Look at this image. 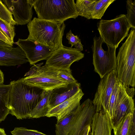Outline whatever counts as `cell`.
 I'll use <instances>...</instances> for the list:
<instances>
[{
	"label": "cell",
	"instance_id": "cell-1",
	"mask_svg": "<svg viewBox=\"0 0 135 135\" xmlns=\"http://www.w3.org/2000/svg\"><path fill=\"white\" fill-rule=\"evenodd\" d=\"M10 84L9 114L19 119L30 118L31 113L41 99L43 90L27 85L22 78Z\"/></svg>",
	"mask_w": 135,
	"mask_h": 135
},
{
	"label": "cell",
	"instance_id": "cell-2",
	"mask_svg": "<svg viewBox=\"0 0 135 135\" xmlns=\"http://www.w3.org/2000/svg\"><path fill=\"white\" fill-rule=\"evenodd\" d=\"M27 38L55 50L63 46L62 40L66 26L64 22L35 17L27 24Z\"/></svg>",
	"mask_w": 135,
	"mask_h": 135
},
{
	"label": "cell",
	"instance_id": "cell-3",
	"mask_svg": "<svg viewBox=\"0 0 135 135\" xmlns=\"http://www.w3.org/2000/svg\"><path fill=\"white\" fill-rule=\"evenodd\" d=\"M33 7L38 18L64 22L78 15L74 0H27Z\"/></svg>",
	"mask_w": 135,
	"mask_h": 135
},
{
	"label": "cell",
	"instance_id": "cell-4",
	"mask_svg": "<svg viewBox=\"0 0 135 135\" xmlns=\"http://www.w3.org/2000/svg\"><path fill=\"white\" fill-rule=\"evenodd\" d=\"M116 57L118 80L127 87L135 86V29L132 28Z\"/></svg>",
	"mask_w": 135,
	"mask_h": 135
},
{
	"label": "cell",
	"instance_id": "cell-5",
	"mask_svg": "<svg viewBox=\"0 0 135 135\" xmlns=\"http://www.w3.org/2000/svg\"><path fill=\"white\" fill-rule=\"evenodd\" d=\"M43 63L33 65L25 74L26 77L22 79L25 84L47 91L68 85V83L57 77L59 70L45 65L41 66Z\"/></svg>",
	"mask_w": 135,
	"mask_h": 135
},
{
	"label": "cell",
	"instance_id": "cell-6",
	"mask_svg": "<svg viewBox=\"0 0 135 135\" xmlns=\"http://www.w3.org/2000/svg\"><path fill=\"white\" fill-rule=\"evenodd\" d=\"M100 36L107 45L117 48L131 28L124 14L109 20L101 19L97 25Z\"/></svg>",
	"mask_w": 135,
	"mask_h": 135
},
{
	"label": "cell",
	"instance_id": "cell-7",
	"mask_svg": "<svg viewBox=\"0 0 135 135\" xmlns=\"http://www.w3.org/2000/svg\"><path fill=\"white\" fill-rule=\"evenodd\" d=\"M103 43L100 36H95L92 47L94 71L101 79L116 68V48L107 45L108 49L105 51L102 47Z\"/></svg>",
	"mask_w": 135,
	"mask_h": 135
},
{
	"label": "cell",
	"instance_id": "cell-8",
	"mask_svg": "<svg viewBox=\"0 0 135 135\" xmlns=\"http://www.w3.org/2000/svg\"><path fill=\"white\" fill-rule=\"evenodd\" d=\"M84 54L75 48L63 46L55 50L46 60L45 65L59 70L70 69L71 65L84 57Z\"/></svg>",
	"mask_w": 135,
	"mask_h": 135
},
{
	"label": "cell",
	"instance_id": "cell-9",
	"mask_svg": "<svg viewBox=\"0 0 135 135\" xmlns=\"http://www.w3.org/2000/svg\"><path fill=\"white\" fill-rule=\"evenodd\" d=\"M118 80L116 70H113L101 79L92 101L96 112L103 110L107 112L110 99Z\"/></svg>",
	"mask_w": 135,
	"mask_h": 135
},
{
	"label": "cell",
	"instance_id": "cell-10",
	"mask_svg": "<svg viewBox=\"0 0 135 135\" xmlns=\"http://www.w3.org/2000/svg\"><path fill=\"white\" fill-rule=\"evenodd\" d=\"M96 112L92 101L89 98L85 100L75 110L67 135H80L85 126L91 125Z\"/></svg>",
	"mask_w": 135,
	"mask_h": 135
},
{
	"label": "cell",
	"instance_id": "cell-11",
	"mask_svg": "<svg viewBox=\"0 0 135 135\" xmlns=\"http://www.w3.org/2000/svg\"><path fill=\"white\" fill-rule=\"evenodd\" d=\"M14 43L24 52L31 65L40 61L47 60L55 50L27 38H19Z\"/></svg>",
	"mask_w": 135,
	"mask_h": 135
},
{
	"label": "cell",
	"instance_id": "cell-12",
	"mask_svg": "<svg viewBox=\"0 0 135 135\" xmlns=\"http://www.w3.org/2000/svg\"><path fill=\"white\" fill-rule=\"evenodd\" d=\"M13 15V19L18 25H24L31 21L33 14V6L27 0L2 1Z\"/></svg>",
	"mask_w": 135,
	"mask_h": 135
},
{
	"label": "cell",
	"instance_id": "cell-13",
	"mask_svg": "<svg viewBox=\"0 0 135 135\" xmlns=\"http://www.w3.org/2000/svg\"><path fill=\"white\" fill-rule=\"evenodd\" d=\"M84 95L80 88L71 97L51 109L46 117H55L57 122H59L76 109L80 104V101Z\"/></svg>",
	"mask_w": 135,
	"mask_h": 135
},
{
	"label": "cell",
	"instance_id": "cell-14",
	"mask_svg": "<svg viewBox=\"0 0 135 135\" xmlns=\"http://www.w3.org/2000/svg\"><path fill=\"white\" fill-rule=\"evenodd\" d=\"M28 62L25 53L19 46L12 47L0 46V66H15Z\"/></svg>",
	"mask_w": 135,
	"mask_h": 135
},
{
	"label": "cell",
	"instance_id": "cell-15",
	"mask_svg": "<svg viewBox=\"0 0 135 135\" xmlns=\"http://www.w3.org/2000/svg\"><path fill=\"white\" fill-rule=\"evenodd\" d=\"M134 88L127 87V91L115 111L114 117L112 121L113 127L117 125L127 115L135 113Z\"/></svg>",
	"mask_w": 135,
	"mask_h": 135
},
{
	"label": "cell",
	"instance_id": "cell-16",
	"mask_svg": "<svg viewBox=\"0 0 135 135\" xmlns=\"http://www.w3.org/2000/svg\"><path fill=\"white\" fill-rule=\"evenodd\" d=\"M91 135H112L113 126L111 119L103 110L96 112L91 125Z\"/></svg>",
	"mask_w": 135,
	"mask_h": 135
},
{
	"label": "cell",
	"instance_id": "cell-17",
	"mask_svg": "<svg viewBox=\"0 0 135 135\" xmlns=\"http://www.w3.org/2000/svg\"><path fill=\"white\" fill-rule=\"evenodd\" d=\"M80 84H68L65 87L57 88L51 91L49 99L50 109L69 98L80 89Z\"/></svg>",
	"mask_w": 135,
	"mask_h": 135
},
{
	"label": "cell",
	"instance_id": "cell-18",
	"mask_svg": "<svg viewBox=\"0 0 135 135\" xmlns=\"http://www.w3.org/2000/svg\"><path fill=\"white\" fill-rule=\"evenodd\" d=\"M126 88L118 79L112 94L106 112L112 121L114 117L115 112L119 103L127 91Z\"/></svg>",
	"mask_w": 135,
	"mask_h": 135
},
{
	"label": "cell",
	"instance_id": "cell-19",
	"mask_svg": "<svg viewBox=\"0 0 135 135\" xmlns=\"http://www.w3.org/2000/svg\"><path fill=\"white\" fill-rule=\"evenodd\" d=\"M113 129L114 135H135V113L126 115Z\"/></svg>",
	"mask_w": 135,
	"mask_h": 135
},
{
	"label": "cell",
	"instance_id": "cell-20",
	"mask_svg": "<svg viewBox=\"0 0 135 135\" xmlns=\"http://www.w3.org/2000/svg\"><path fill=\"white\" fill-rule=\"evenodd\" d=\"M51 91L43 90L41 99L31 113L30 118H37L46 116L50 109L49 99Z\"/></svg>",
	"mask_w": 135,
	"mask_h": 135
},
{
	"label": "cell",
	"instance_id": "cell-21",
	"mask_svg": "<svg viewBox=\"0 0 135 135\" xmlns=\"http://www.w3.org/2000/svg\"><path fill=\"white\" fill-rule=\"evenodd\" d=\"M11 85L0 84V123L9 114L8 101Z\"/></svg>",
	"mask_w": 135,
	"mask_h": 135
},
{
	"label": "cell",
	"instance_id": "cell-22",
	"mask_svg": "<svg viewBox=\"0 0 135 135\" xmlns=\"http://www.w3.org/2000/svg\"><path fill=\"white\" fill-rule=\"evenodd\" d=\"M96 0H77L76 9L78 16L91 19V15Z\"/></svg>",
	"mask_w": 135,
	"mask_h": 135
},
{
	"label": "cell",
	"instance_id": "cell-23",
	"mask_svg": "<svg viewBox=\"0 0 135 135\" xmlns=\"http://www.w3.org/2000/svg\"><path fill=\"white\" fill-rule=\"evenodd\" d=\"M115 1V0H96L91 19H101L108 7Z\"/></svg>",
	"mask_w": 135,
	"mask_h": 135
},
{
	"label": "cell",
	"instance_id": "cell-24",
	"mask_svg": "<svg viewBox=\"0 0 135 135\" xmlns=\"http://www.w3.org/2000/svg\"><path fill=\"white\" fill-rule=\"evenodd\" d=\"M0 31L10 41L12 45L14 43L13 40L15 36L14 26L0 18Z\"/></svg>",
	"mask_w": 135,
	"mask_h": 135
},
{
	"label": "cell",
	"instance_id": "cell-25",
	"mask_svg": "<svg viewBox=\"0 0 135 135\" xmlns=\"http://www.w3.org/2000/svg\"><path fill=\"white\" fill-rule=\"evenodd\" d=\"M127 14V20L132 28L135 29V0L126 1Z\"/></svg>",
	"mask_w": 135,
	"mask_h": 135
},
{
	"label": "cell",
	"instance_id": "cell-26",
	"mask_svg": "<svg viewBox=\"0 0 135 135\" xmlns=\"http://www.w3.org/2000/svg\"><path fill=\"white\" fill-rule=\"evenodd\" d=\"M0 18L15 26L16 25L12 15L6 5L0 0Z\"/></svg>",
	"mask_w": 135,
	"mask_h": 135
},
{
	"label": "cell",
	"instance_id": "cell-27",
	"mask_svg": "<svg viewBox=\"0 0 135 135\" xmlns=\"http://www.w3.org/2000/svg\"><path fill=\"white\" fill-rule=\"evenodd\" d=\"M57 76L60 79L68 84H74L78 83L72 75L70 69L66 70H59Z\"/></svg>",
	"mask_w": 135,
	"mask_h": 135
},
{
	"label": "cell",
	"instance_id": "cell-28",
	"mask_svg": "<svg viewBox=\"0 0 135 135\" xmlns=\"http://www.w3.org/2000/svg\"><path fill=\"white\" fill-rule=\"evenodd\" d=\"M11 133L12 135H47L37 130L23 127H16Z\"/></svg>",
	"mask_w": 135,
	"mask_h": 135
},
{
	"label": "cell",
	"instance_id": "cell-29",
	"mask_svg": "<svg viewBox=\"0 0 135 135\" xmlns=\"http://www.w3.org/2000/svg\"><path fill=\"white\" fill-rule=\"evenodd\" d=\"M66 38L68 40L69 44L71 45V47L78 42L81 41L80 39L77 35H75L70 30L66 35Z\"/></svg>",
	"mask_w": 135,
	"mask_h": 135
},
{
	"label": "cell",
	"instance_id": "cell-30",
	"mask_svg": "<svg viewBox=\"0 0 135 135\" xmlns=\"http://www.w3.org/2000/svg\"><path fill=\"white\" fill-rule=\"evenodd\" d=\"M91 125H87L83 128L80 135H90L91 134Z\"/></svg>",
	"mask_w": 135,
	"mask_h": 135
},
{
	"label": "cell",
	"instance_id": "cell-31",
	"mask_svg": "<svg viewBox=\"0 0 135 135\" xmlns=\"http://www.w3.org/2000/svg\"><path fill=\"white\" fill-rule=\"evenodd\" d=\"M0 40L7 43L12 46H13V45L11 43L9 40L1 31H0Z\"/></svg>",
	"mask_w": 135,
	"mask_h": 135
},
{
	"label": "cell",
	"instance_id": "cell-32",
	"mask_svg": "<svg viewBox=\"0 0 135 135\" xmlns=\"http://www.w3.org/2000/svg\"><path fill=\"white\" fill-rule=\"evenodd\" d=\"M74 46L76 50L80 51L83 50V46L81 43V41L79 42Z\"/></svg>",
	"mask_w": 135,
	"mask_h": 135
},
{
	"label": "cell",
	"instance_id": "cell-33",
	"mask_svg": "<svg viewBox=\"0 0 135 135\" xmlns=\"http://www.w3.org/2000/svg\"><path fill=\"white\" fill-rule=\"evenodd\" d=\"M4 80V74L2 71L0 69V84H3Z\"/></svg>",
	"mask_w": 135,
	"mask_h": 135
},
{
	"label": "cell",
	"instance_id": "cell-34",
	"mask_svg": "<svg viewBox=\"0 0 135 135\" xmlns=\"http://www.w3.org/2000/svg\"><path fill=\"white\" fill-rule=\"evenodd\" d=\"M0 46L7 47H12V46H11L8 44L1 40H0Z\"/></svg>",
	"mask_w": 135,
	"mask_h": 135
},
{
	"label": "cell",
	"instance_id": "cell-35",
	"mask_svg": "<svg viewBox=\"0 0 135 135\" xmlns=\"http://www.w3.org/2000/svg\"><path fill=\"white\" fill-rule=\"evenodd\" d=\"M0 135H7L4 130L1 128H0Z\"/></svg>",
	"mask_w": 135,
	"mask_h": 135
}]
</instances>
